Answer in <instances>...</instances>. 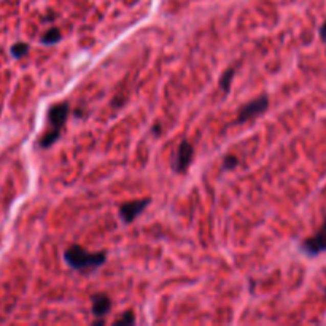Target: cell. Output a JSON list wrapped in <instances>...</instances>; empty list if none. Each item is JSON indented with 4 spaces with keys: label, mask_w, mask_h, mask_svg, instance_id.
I'll return each mask as SVG.
<instances>
[{
    "label": "cell",
    "mask_w": 326,
    "mask_h": 326,
    "mask_svg": "<svg viewBox=\"0 0 326 326\" xmlns=\"http://www.w3.org/2000/svg\"><path fill=\"white\" fill-rule=\"evenodd\" d=\"M64 259L75 271H93L97 269L107 261V253H88V251L80 245H72L64 251Z\"/></svg>",
    "instance_id": "obj_1"
},
{
    "label": "cell",
    "mask_w": 326,
    "mask_h": 326,
    "mask_svg": "<svg viewBox=\"0 0 326 326\" xmlns=\"http://www.w3.org/2000/svg\"><path fill=\"white\" fill-rule=\"evenodd\" d=\"M70 113V107L67 102H61L56 103L48 110V124H50V131L45 132V136L40 140V146L41 148H50L53 143H56L61 137V131L67 121Z\"/></svg>",
    "instance_id": "obj_2"
},
{
    "label": "cell",
    "mask_w": 326,
    "mask_h": 326,
    "mask_svg": "<svg viewBox=\"0 0 326 326\" xmlns=\"http://www.w3.org/2000/svg\"><path fill=\"white\" fill-rule=\"evenodd\" d=\"M269 107V99L268 96H261L255 100L248 102L247 105H244L239 112V116L235 118V124H241V123H247L250 120H253V118L263 115Z\"/></svg>",
    "instance_id": "obj_3"
},
{
    "label": "cell",
    "mask_w": 326,
    "mask_h": 326,
    "mask_svg": "<svg viewBox=\"0 0 326 326\" xmlns=\"http://www.w3.org/2000/svg\"><path fill=\"white\" fill-rule=\"evenodd\" d=\"M301 250L307 256H317L323 251H326V218L323 221L321 228L314 234L312 237H309L301 244Z\"/></svg>",
    "instance_id": "obj_4"
},
{
    "label": "cell",
    "mask_w": 326,
    "mask_h": 326,
    "mask_svg": "<svg viewBox=\"0 0 326 326\" xmlns=\"http://www.w3.org/2000/svg\"><path fill=\"white\" fill-rule=\"evenodd\" d=\"M192 156H194V148H192V145L188 140H183L179 145V150H177V156L172 164V169L177 173H183L189 167Z\"/></svg>",
    "instance_id": "obj_5"
},
{
    "label": "cell",
    "mask_w": 326,
    "mask_h": 326,
    "mask_svg": "<svg viewBox=\"0 0 326 326\" xmlns=\"http://www.w3.org/2000/svg\"><path fill=\"white\" fill-rule=\"evenodd\" d=\"M150 199H139V201H131V202H126L120 207V216L121 220L124 221L126 225L132 223L148 205H150Z\"/></svg>",
    "instance_id": "obj_6"
},
{
    "label": "cell",
    "mask_w": 326,
    "mask_h": 326,
    "mask_svg": "<svg viewBox=\"0 0 326 326\" xmlns=\"http://www.w3.org/2000/svg\"><path fill=\"white\" fill-rule=\"evenodd\" d=\"M112 309V299L105 293H97L93 296V314L97 318H103L105 315H108Z\"/></svg>",
    "instance_id": "obj_7"
},
{
    "label": "cell",
    "mask_w": 326,
    "mask_h": 326,
    "mask_svg": "<svg viewBox=\"0 0 326 326\" xmlns=\"http://www.w3.org/2000/svg\"><path fill=\"white\" fill-rule=\"evenodd\" d=\"M61 38H62L61 31H59L57 27H51V29H48L45 34H43L41 43H43V45H56V43L61 41Z\"/></svg>",
    "instance_id": "obj_8"
},
{
    "label": "cell",
    "mask_w": 326,
    "mask_h": 326,
    "mask_svg": "<svg viewBox=\"0 0 326 326\" xmlns=\"http://www.w3.org/2000/svg\"><path fill=\"white\" fill-rule=\"evenodd\" d=\"M232 78H234V69H228V70L223 73V77H221V80H220V88H221V90H223L225 93H229Z\"/></svg>",
    "instance_id": "obj_9"
},
{
    "label": "cell",
    "mask_w": 326,
    "mask_h": 326,
    "mask_svg": "<svg viewBox=\"0 0 326 326\" xmlns=\"http://www.w3.org/2000/svg\"><path fill=\"white\" fill-rule=\"evenodd\" d=\"M27 53H29V45H27V43H14V45L11 47V56L16 57V59L26 56Z\"/></svg>",
    "instance_id": "obj_10"
},
{
    "label": "cell",
    "mask_w": 326,
    "mask_h": 326,
    "mask_svg": "<svg viewBox=\"0 0 326 326\" xmlns=\"http://www.w3.org/2000/svg\"><path fill=\"white\" fill-rule=\"evenodd\" d=\"M134 323H136V318L132 312H124L121 318L116 320V324H134Z\"/></svg>",
    "instance_id": "obj_11"
},
{
    "label": "cell",
    "mask_w": 326,
    "mask_h": 326,
    "mask_svg": "<svg viewBox=\"0 0 326 326\" xmlns=\"http://www.w3.org/2000/svg\"><path fill=\"white\" fill-rule=\"evenodd\" d=\"M237 164H239V159H237L235 156H226V158H225V162H223V169L231 170V169H234Z\"/></svg>",
    "instance_id": "obj_12"
},
{
    "label": "cell",
    "mask_w": 326,
    "mask_h": 326,
    "mask_svg": "<svg viewBox=\"0 0 326 326\" xmlns=\"http://www.w3.org/2000/svg\"><path fill=\"white\" fill-rule=\"evenodd\" d=\"M320 38H321V41L326 43V23L320 27Z\"/></svg>",
    "instance_id": "obj_13"
},
{
    "label": "cell",
    "mask_w": 326,
    "mask_h": 326,
    "mask_svg": "<svg viewBox=\"0 0 326 326\" xmlns=\"http://www.w3.org/2000/svg\"><path fill=\"white\" fill-rule=\"evenodd\" d=\"M324 298H326V290H324Z\"/></svg>",
    "instance_id": "obj_14"
}]
</instances>
